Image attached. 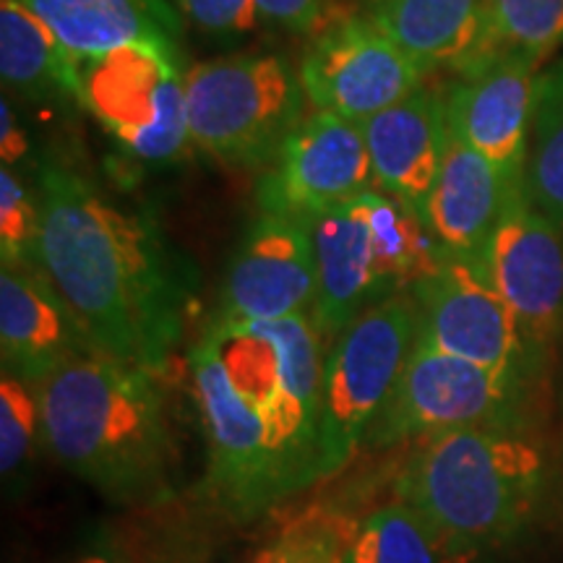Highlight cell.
<instances>
[{
    "instance_id": "1",
    "label": "cell",
    "mask_w": 563,
    "mask_h": 563,
    "mask_svg": "<svg viewBox=\"0 0 563 563\" xmlns=\"http://www.w3.org/2000/svg\"><path fill=\"white\" fill-rule=\"evenodd\" d=\"M34 264L51 277L97 352L152 373L186 332L199 272L150 211L123 209L60 165L40 170Z\"/></svg>"
},
{
    "instance_id": "2",
    "label": "cell",
    "mask_w": 563,
    "mask_h": 563,
    "mask_svg": "<svg viewBox=\"0 0 563 563\" xmlns=\"http://www.w3.org/2000/svg\"><path fill=\"white\" fill-rule=\"evenodd\" d=\"M42 439L63 467L115 504L173 493L175 449L157 373L84 352L37 384Z\"/></svg>"
},
{
    "instance_id": "3",
    "label": "cell",
    "mask_w": 563,
    "mask_h": 563,
    "mask_svg": "<svg viewBox=\"0 0 563 563\" xmlns=\"http://www.w3.org/2000/svg\"><path fill=\"white\" fill-rule=\"evenodd\" d=\"M543 452L514 428H460L422 439L394 483L449 555L519 532L543 488Z\"/></svg>"
},
{
    "instance_id": "4",
    "label": "cell",
    "mask_w": 563,
    "mask_h": 563,
    "mask_svg": "<svg viewBox=\"0 0 563 563\" xmlns=\"http://www.w3.org/2000/svg\"><path fill=\"white\" fill-rule=\"evenodd\" d=\"M262 420L285 493L319 481L323 336L311 313L214 319L201 336Z\"/></svg>"
},
{
    "instance_id": "5",
    "label": "cell",
    "mask_w": 563,
    "mask_h": 563,
    "mask_svg": "<svg viewBox=\"0 0 563 563\" xmlns=\"http://www.w3.org/2000/svg\"><path fill=\"white\" fill-rule=\"evenodd\" d=\"M302 91L300 74L277 53L199 63L186 70L191 144L228 165H266L300 123Z\"/></svg>"
},
{
    "instance_id": "6",
    "label": "cell",
    "mask_w": 563,
    "mask_h": 563,
    "mask_svg": "<svg viewBox=\"0 0 563 563\" xmlns=\"http://www.w3.org/2000/svg\"><path fill=\"white\" fill-rule=\"evenodd\" d=\"M418 334L420 311L412 292L378 300L336 334L323 363L319 481L340 473L368 439Z\"/></svg>"
},
{
    "instance_id": "7",
    "label": "cell",
    "mask_w": 563,
    "mask_h": 563,
    "mask_svg": "<svg viewBox=\"0 0 563 563\" xmlns=\"http://www.w3.org/2000/svg\"><path fill=\"white\" fill-rule=\"evenodd\" d=\"M79 79L84 108L141 165H173L191 146L178 47L133 42L79 58Z\"/></svg>"
},
{
    "instance_id": "8",
    "label": "cell",
    "mask_w": 563,
    "mask_h": 563,
    "mask_svg": "<svg viewBox=\"0 0 563 563\" xmlns=\"http://www.w3.org/2000/svg\"><path fill=\"white\" fill-rule=\"evenodd\" d=\"M517 378L449 355L418 334L365 446L391 449L460 428H514Z\"/></svg>"
},
{
    "instance_id": "9",
    "label": "cell",
    "mask_w": 563,
    "mask_h": 563,
    "mask_svg": "<svg viewBox=\"0 0 563 563\" xmlns=\"http://www.w3.org/2000/svg\"><path fill=\"white\" fill-rule=\"evenodd\" d=\"M188 373L207 433L211 490L232 519L251 522L287 498L269 435L203 340L188 352Z\"/></svg>"
},
{
    "instance_id": "10",
    "label": "cell",
    "mask_w": 563,
    "mask_h": 563,
    "mask_svg": "<svg viewBox=\"0 0 563 563\" xmlns=\"http://www.w3.org/2000/svg\"><path fill=\"white\" fill-rule=\"evenodd\" d=\"M313 34L300 63V81L316 110L365 123L426 79L371 16L327 19Z\"/></svg>"
},
{
    "instance_id": "11",
    "label": "cell",
    "mask_w": 563,
    "mask_h": 563,
    "mask_svg": "<svg viewBox=\"0 0 563 563\" xmlns=\"http://www.w3.org/2000/svg\"><path fill=\"white\" fill-rule=\"evenodd\" d=\"M410 292L420 311V336L449 355L522 378L532 357L485 264L443 251L435 269L415 282Z\"/></svg>"
},
{
    "instance_id": "12",
    "label": "cell",
    "mask_w": 563,
    "mask_h": 563,
    "mask_svg": "<svg viewBox=\"0 0 563 563\" xmlns=\"http://www.w3.org/2000/svg\"><path fill=\"white\" fill-rule=\"evenodd\" d=\"M373 165L363 123L316 110L295 125L258 186V207L313 224L371 191Z\"/></svg>"
},
{
    "instance_id": "13",
    "label": "cell",
    "mask_w": 563,
    "mask_h": 563,
    "mask_svg": "<svg viewBox=\"0 0 563 563\" xmlns=\"http://www.w3.org/2000/svg\"><path fill=\"white\" fill-rule=\"evenodd\" d=\"M485 269L517 319L530 357L563 327V230L532 207L525 180L509 188Z\"/></svg>"
},
{
    "instance_id": "14",
    "label": "cell",
    "mask_w": 563,
    "mask_h": 563,
    "mask_svg": "<svg viewBox=\"0 0 563 563\" xmlns=\"http://www.w3.org/2000/svg\"><path fill=\"white\" fill-rule=\"evenodd\" d=\"M538 68L525 53L477 55L446 89L449 129L496 167L506 188L525 180Z\"/></svg>"
},
{
    "instance_id": "15",
    "label": "cell",
    "mask_w": 563,
    "mask_h": 563,
    "mask_svg": "<svg viewBox=\"0 0 563 563\" xmlns=\"http://www.w3.org/2000/svg\"><path fill=\"white\" fill-rule=\"evenodd\" d=\"M316 290L313 224L262 211L232 253L217 319L264 321L311 313Z\"/></svg>"
},
{
    "instance_id": "16",
    "label": "cell",
    "mask_w": 563,
    "mask_h": 563,
    "mask_svg": "<svg viewBox=\"0 0 563 563\" xmlns=\"http://www.w3.org/2000/svg\"><path fill=\"white\" fill-rule=\"evenodd\" d=\"M79 319L37 264L0 269V352L3 371L37 386L63 363L95 352Z\"/></svg>"
},
{
    "instance_id": "17",
    "label": "cell",
    "mask_w": 563,
    "mask_h": 563,
    "mask_svg": "<svg viewBox=\"0 0 563 563\" xmlns=\"http://www.w3.org/2000/svg\"><path fill=\"white\" fill-rule=\"evenodd\" d=\"M363 129L376 191L422 214L446 150V89L420 84L405 100L365 121Z\"/></svg>"
},
{
    "instance_id": "18",
    "label": "cell",
    "mask_w": 563,
    "mask_h": 563,
    "mask_svg": "<svg viewBox=\"0 0 563 563\" xmlns=\"http://www.w3.org/2000/svg\"><path fill=\"white\" fill-rule=\"evenodd\" d=\"M319 290L313 321L323 340H336L347 323L386 295L376 269V249L363 196L334 207L313 222Z\"/></svg>"
},
{
    "instance_id": "19",
    "label": "cell",
    "mask_w": 563,
    "mask_h": 563,
    "mask_svg": "<svg viewBox=\"0 0 563 563\" xmlns=\"http://www.w3.org/2000/svg\"><path fill=\"white\" fill-rule=\"evenodd\" d=\"M506 194L509 188L496 167L449 129L439 178L422 220L443 251L485 264Z\"/></svg>"
},
{
    "instance_id": "20",
    "label": "cell",
    "mask_w": 563,
    "mask_h": 563,
    "mask_svg": "<svg viewBox=\"0 0 563 563\" xmlns=\"http://www.w3.org/2000/svg\"><path fill=\"white\" fill-rule=\"evenodd\" d=\"M51 26L76 58L133 42L178 47L180 19L170 0H19Z\"/></svg>"
},
{
    "instance_id": "21",
    "label": "cell",
    "mask_w": 563,
    "mask_h": 563,
    "mask_svg": "<svg viewBox=\"0 0 563 563\" xmlns=\"http://www.w3.org/2000/svg\"><path fill=\"white\" fill-rule=\"evenodd\" d=\"M485 0H378L371 19L397 42L422 76L460 70L483 40Z\"/></svg>"
},
{
    "instance_id": "22",
    "label": "cell",
    "mask_w": 563,
    "mask_h": 563,
    "mask_svg": "<svg viewBox=\"0 0 563 563\" xmlns=\"http://www.w3.org/2000/svg\"><path fill=\"white\" fill-rule=\"evenodd\" d=\"M0 76L30 100L66 95L81 104L79 58L19 0H0Z\"/></svg>"
},
{
    "instance_id": "23",
    "label": "cell",
    "mask_w": 563,
    "mask_h": 563,
    "mask_svg": "<svg viewBox=\"0 0 563 563\" xmlns=\"http://www.w3.org/2000/svg\"><path fill=\"white\" fill-rule=\"evenodd\" d=\"M373 249H376L378 282L386 298L397 292H410L415 282L435 269L443 249L428 230L420 211L407 207L384 191H365Z\"/></svg>"
},
{
    "instance_id": "24",
    "label": "cell",
    "mask_w": 563,
    "mask_h": 563,
    "mask_svg": "<svg viewBox=\"0 0 563 563\" xmlns=\"http://www.w3.org/2000/svg\"><path fill=\"white\" fill-rule=\"evenodd\" d=\"M525 188L532 207L563 230V58L534 84Z\"/></svg>"
},
{
    "instance_id": "25",
    "label": "cell",
    "mask_w": 563,
    "mask_h": 563,
    "mask_svg": "<svg viewBox=\"0 0 563 563\" xmlns=\"http://www.w3.org/2000/svg\"><path fill=\"white\" fill-rule=\"evenodd\" d=\"M441 540L402 501L378 506L347 532L336 563H443Z\"/></svg>"
},
{
    "instance_id": "26",
    "label": "cell",
    "mask_w": 563,
    "mask_h": 563,
    "mask_svg": "<svg viewBox=\"0 0 563 563\" xmlns=\"http://www.w3.org/2000/svg\"><path fill=\"white\" fill-rule=\"evenodd\" d=\"M561 45L563 0H485L483 40L473 58L525 53L543 63Z\"/></svg>"
},
{
    "instance_id": "27",
    "label": "cell",
    "mask_w": 563,
    "mask_h": 563,
    "mask_svg": "<svg viewBox=\"0 0 563 563\" xmlns=\"http://www.w3.org/2000/svg\"><path fill=\"white\" fill-rule=\"evenodd\" d=\"M42 439V407L37 386L3 371L0 378V470L13 477Z\"/></svg>"
},
{
    "instance_id": "28",
    "label": "cell",
    "mask_w": 563,
    "mask_h": 563,
    "mask_svg": "<svg viewBox=\"0 0 563 563\" xmlns=\"http://www.w3.org/2000/svg\"><path fill=\"white\" fill-rule=\"evenodd\" d=\"M42 228L40 194L13 167H0V262L34 264Z\"/></svg>"
},
{
    "instance_id": "29",
    "label": "cell",
    "mask_w": 563,
    "mask_h": 563,
    "mask_svg": "<svg viewBox=\"0 0 563 563\" xmlns=\"http://www.w3.org/2000/svg\"><path fill=\"white\" fill-rule=\"evenodd\" d=\"M342 525L329 517H308L266 545L253 563H336L344 548Z\"/></svg>"
},
{
    "instance_id": "30",
    "label": "cell",
    "mask_w": 563,
    "mask_h": 563,
    "mask_svg": "<svg viewBox=\"0 0 563 563\" xmlns=\"http://www.w3.org/2000/svg\"><path fill=\"white\" fill-rule=\"evenodd\" d=\"M175 9L201 32L209 34H245L256 30V0H173Z\"/></svg>"
},
{
    "instance_id": "31",
    "label": "cell",
    "mask_w": 563,
    "mask_h": 563,
    "mask_svg": "<svg viewBox=\"0 0 563 563\" xmlns=\"http://www.w3.org/2000/svg\"><path fill=\"white\" fill-rule=\"evenodd\" d=\"M266 24L287 32H316L329 19L334 0H256Z\"/></svg>"
},
{
    "instance_id": "32",
    "label": "cell",
    "mask_w": 563,
    "mask_h": 563,
    "mask_svg": "<svg viewBox=\"0 0 563 563\" xmlns=\"http://www.w3.org/2000/svg\"><path fill=\"white\" fill-rule=\"evenodd\" d=\"M26 154H30V139H26L24 125H21L11 102L3 100L0 104V157H3V165L13 167Z\"/></svg>"
},
{
    "instance_id": "33",
    "label": "cell",
    "mask_w": 563,
    "mask_h": 563,
    "mask_svg": "<svg viewBox=\"0 0 563 563\" xmlns=\"http://www.w3.org/2000/svg\"><path fill=\"white\" fill-rule=\"evenodd\" d=\"M68 563H123V561L115 559V555H108V553H87V555H79V559H74Z\"/></svg>"
},
{
    "instance_id": "34",
    "label": "cell",
    "mask_w": 563,
    "mask_h": 563,
    "mask_svg": "<svg viewBox=\"0 0 563 563\" xmlns=\"http://www.w3.org/2000/svg\"><path fill=\"white\" fill-rule=\"evenodd\" d=\"M376 3H378V0H376Z\"/></svg>"
}]
</instances>
